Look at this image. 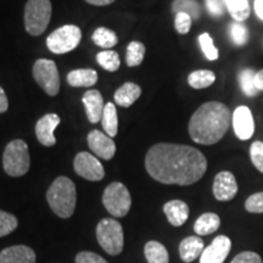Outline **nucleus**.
<instances>
[{"instance_id":"nucleus-21","label":"nucleus","mask_w":263,"mask_h":263,"mask_svg":"<svg viewBox=\"0 0 263 263\" xmlns=\"http://www.w3.org/2000/svg\"><path fill=\"white\" fill-rule=\"evenodd\" d=\"M221 226V218L217 213L207 212L203 213L194 223V232L197 235H210L215 233Z\"/></svg>"},{"instance_id":"nucleus-30","label":"nucleus","mask_w":263,"mask_h":263,"mask_svg":"<svg viewBox=\"0 0 263 263\" xmlns=\"http://www.w3.org/2000/svg\"><path fill=\"white\" fill-rule=\"evenodd\" d=\"M145 57V45L140 42H132L127 48L126 61L129 67L139 66Z\"/></svg>"},{"instance_id":"nucleus-9","label":"nucleus","mask_w":263,"mask_h":263,"mask_svg":"<svg viewBox=\"0 0 263 263\" xmlns=\"http://www.w3.org/2000/svg\"><path fill=\"white\" fill-rule=\"evenodd\" d=\"M33 78L41 88L50 97H55L60 91V76L54 61L39 59L33 65Z\"/></svg>"},{"instance_id":"nucleus-18","label":"nucleus","mask_w":263,"mask_h":263,"mask_svg":"<svg viewBox=\"0 0 263 263\" xmlns=\"http://www.w3.org/2000/svg\"><path fill=\"white\" fill-rule=\"evenodd\" d=\"M163 212L173 227H180L188 221L189 206L182 200H171L163 206Z\"/></svg>"},{"instance_id":"nucleus-17","label":"nucleus","mask_w":263,"mask_h":263,"mask_svg":"<svg viewBox=\"0 0 263 263\" xmlns=\"http://www.w3.org/2000/svg\"><path fill=\"white\" fill-rule=\"evenodd\" d=\"M83 101L85 112H87V117L89 120L90 123H98L101 121L104 112V100L103 95L100 94V91L97 89H91L85 91L83 95Z\"/></svg>"},{"instance_id":"nucleus-4","label":"nucleus","mask_w":263,"mask_h":263,"mask_svg":"<svg viewBox=\"0 0 263 263\" xmlns=\"http://www.w3.org/2000/svg\"><path fill=\"white\" fill-rule=\"evenodd\" d=\"M28 145L24 140L16 139L10 141L3 154V167L10 177H22L29 171Z\"/></svg>"},{"instance_id":"nucleus-20","label":"nucleus","mask_w":263,"mask_h":263,"mask_svg":"<svg viewBox=\"0 0 263 263\" xmlns=\"http://www.w3.org/2000/svg\"><path fill=\"white\" fill-rule=\"evenodd\" d=\"M141 95V88L136 83L127 82L120 87L115 93V103L122 107H129L139 99Z\"/></svg>"},{"instance_id":"nucleus-39","label":"nucleus","mask_w":263,"mask_h":263,"mask_svg":"<svg viewBox=\"0 0 263 263\" xmlns=\"http://www.w3.org/2000/svg\"><path fill=\"white\" fill-rule=\"evenodd\" d=\"M230 263H263L261 256L254 251H244L236 255Z\"/></svg>"},{"instance_id":"nucleus-31","label":"nucleus","mask_w":263,"mask_h":263,"mask_svg":"<svg viewBox=\"0 0 263 263\" xmlns=\"http://www.w3.org/2000/svg\"><path fill=\"white\" fill-rule=\"evenodd\" d=\"M98 64L108 72H115L120 68V57L114 50H104L97 55Z\"/></svg>"},{"instance_id":"nucleus-10","label":"nucleus","mask_w":263,"mask_h":263,"mask_svg":"<svg viewBox=\"0 0 263 263\" xmlns=\"http://www.w3.org/2000/svg\"><path fill=\"white\" fill-rule=\"evenodd\" d=\"M73 168L78 176L90 182H99L105 177L104 166L100 161L85 151L77 154V156L74 157Z\"/></svg>"},{"instance_id":"nucleus-19","label":"nucleus","mask_w":263,"mask_h":263,"mask_svg":"<svg viewBox=\"0 0 263 263\" xmlns=\"http://www.w3.org/2000/svg\"><path fill=\"white\" fill-rule=\"evenodd\" d=\"M205 250L203 240L200 236H188L179 244V256L184 263H190L200 257Z\"/></svg>"},{"instance_id":"nucleus-15","label":"nucleus","mask_w":263,"mask_h":263,"mask_svg":"<svg viewBox=\"0 0 263 263\" xmlns=\"http://www.w3.org/2000/svg\"><path fill=\"white\" fill-rule=\"evenodd\" d=\"M60 122V117L57 114H48L38 121L35 124V136L42 145L52 146L57 144L54 132Z\"/></svg>"},{"instance_id":"nucleus-11","label":"nucleus","mask_w":263,"mask_h":263,"mask_svg":"<svg viewBox=\"0 0 263 263\" xmlns=\"http://www.w3.org/2000/svg\"><path fill=\"white\" fill-rule=\"evenodd\" d=\"M239 186L234 174L229 171H222L216 176L213 180L212 192L213 196L218 201H230L238 194Z\"/></svg>"},{"instance_id":"nucleus-6","label":"nucleus","mask_w":263,"mask_h":263,"mask_svg":"<svg viewBox=\"0 0 263 263\" xmlns=\"http://www.w3.org/2000/svg\"><path fill=\"white\" fill-rule=\"evenodd\" d=\"M50 0H28L25 6V28L31 35L45 32L51 18Z\"/></svg>"},{"instance_id":"nucleus-23","label":"nucleus","mask_w":263,"mask_h":263,"mask_svg":"<svg viewBox=\"0 0 263 263\" xmlns=\"http://www.w3.org/2000/svg\"><path fill=\"white\" fill-rule=\"evenodd\" d=\"M101 126L105 133L110 138H115L118 132V117L117 110L114 103H107L104 107L103 117H101Z\"/></svg>"},{"instance_id":"nucleus-3","label":"nucleus","mask_w":263,"mask_h":263,"mask_svg":"<svg viewBox=\"0 0 263 263\" xmlns=\"http://www.w3.org/2000/svg\"><path fill=\"white\" fill-rule=\"evenodd\" d=\"M47 200L51 211L60 218H70L76 209V185L67 177H58L47 192Z\"/></svg>"},{"instance_id":"nucleus-25","label":"nucleus","mask_w":263,"mask_h":263,"mask_svg":"<svg viewBox=\"0 0 263 263\" xmlns=\"http://www.w3.org/2000/svg\"><path fill=\"white\" fill-rule=\"evenodd\" d=\"M172 11L176 15L183 12V14L189 15L192 20H199L202 10L197 0H173Z\"/></svg>"},{"instance_id":"nucleus-38","label":"nucleus","mask_w":263,"mask_h":263,"mask_svg":"<svg viewBox=\"0 0 263 263\" xmlns=\"http://www.w3.org/2000/svg\"><path fill=\"white\" fill-rule=\"evenodd\" d=\"M76 263H108L100 255L90 251H82L76 256Z\"/></svg>"},{"instance_id":"nucleus-5","label":"nucleus","mask_w":263,"mask_h":263,"mask_svg":"<svg viewBox=\"0 0 263 263\" xmlns=\"http://www.w3.org/2000/svg\"><path fill=\"white\" fill-rule=\"evenodd\" d=\"M97 239L99 245L111 256H118L123 251L124 234L121 223L114 218H104L98 223Z\"/></svg>"},{"instance_id":"nucleus-22","label":"nucleus","mask_w":263,"mask_h":263,"mask_svg":"<svg viewBox=\"0 0 263 263\" xmlns=\"http://www.w3.org/2000/svg\"><path fill=\"white\" fill-rule=\"evenodd\" d=\"M67 82L71 87H91L98 82V73L90 68H78L67 74Z\"/></svg>"},{"instance_id":"nucleus-2","label":"nucleus","mask_w":263,"mask_h":263,"mask_svg":"<svg viewBox=\"0 0 263 263\" xmlns=\"http://www.w3.org/2000/svg\"><path fill=\"white\" fill-rule=\"evenodd\" d=\"M233 115L226 104L209 101L202 104L189 121V136L197 144L213 145L223 139L232 124Z\"/></svg>"},{"instance_id":"nucleus-29","label":"nucleus","mask_w":263,"mask_h":263,"mask_svg":"<svg viewBox=\"0 0 263 263\" xmlns=\"http://www.w3.org/2000/svg\"><path fill=\"white\" fill-rule=\"evenodd\" d=\"M255 76L256 72L251 68H245L240 72L239 74V83L241 90L244 91L246 97H256L258 93V89L255 84Z\"/></svg>"},{"instance_id":"nucleus-14","label":"nucleus","mask_w":263,"mask_h":263,"mask_svg":"<svg viewBox=\"0 0 263 263\" xmlns=\"http://www.w3.org/2000/svg\"><path fill=\"white\" fill-rule=\"evenodd\" d=\"M87 140L89 149L100 159L108 161L116 154V144L114 143L112 138L108 137L106 133L94 129L88 134Z\"/></svg>"},{"instance_id":"nucleus-33","label":"nucleus","mask_w":263,"mask_h":263,"mask_svg":"<svg viewBox=\"0 0 263 263\" xmlns=\"http://www.w3.org/2000/svg\"><path fill=\"white\" fill-rule=\"evenodd\" d=\"M199 43L200 47H201V50L205 57L207 58V60L210 61H215L218 59V49L215 47L213 44V39L211 38V35L209 33H202V34L199 35Z\"/></svg>"},{"instance_id":"nucleus-16","label":"nucleus","mask_w":263,"mask_h":263,"mask_svg":"<svg viewBox=\"0 0 263 263\" xmlns=\"http://www.w3.org/2000/svg\"><path fill=\"white\" fill-rule=\"evenodd\" d=\"M35 252L26 245L10 246L0 252V263H35Z\"/></svg>"},{"instance_id":"nucleus-13","label":"nucleus","mask_w":263,"mask_h":263,"mask_svg":"<svg viewBox=\"0 0 263 263\" xmlns=\"http://www.w3.org/2000/svg\"><path fill=\"white\" fill-rule=\"evenodd\" d=\"M230 249H232V241L228 236H216L211 244L202 251L200 256V263H224Z\"/></svg>"},{"instance_id":"nucleus-44","label":"nucleus","mask_w":263,"mask_h":263,"mask_svg":"<svg viewBox=\"0 0 263 263\" xmlns=\"http://www.w3.org/2000/svg\"><path fill=\"white\" fill-rule=\"evenodd\" d=\"M88 4L95 5V6H105V5H110L112 4L115 0H85Z\"/></svg>"},{"instance_id":"nucleus-32","label":"nucleus","mask_w":263,"mask_h":263,"mask_svg":"<svg viewBox=\"0 0 263 263\" xmlns=\"http://www.w3.org/2000/svg\"><path fill=\"white\" fill-rule=\"evenodd\" d=\"M230 37L236 47H244L249 42V29L242 22H234L230 26Z\"/></svg>"},{"instance_id":"nucleus-42","label":"nucleus","mask_w":263,"mask_h":263,"mask_svg":"<svg viewBox=\"0 0 263 263\" xmlns=\"http://www.w3.org/2000/svg\"><path fill=\"white\" fill-rule=\"evenodd\" d=\"M255 84H256V88H257L258 90H262L263 91V68H262L261 71L256 72Z\"/></svg>"},{"instance_id":"nucleus-36","label":"nucleus","mask_w":263,"mask_h":263,"mask_svg":"<svg viewBox=\"0 0 263 263\" xmlns=\"http://www.w3.org/2000/svg\"><path fill=\"white\" fill-rule=\"evenodd\" d=\"M245 210L250 213H263V192L250 195L245 201Z\"/></svg>"},{"instance_id":"nucleus-35","label":"nucleus","mask_w":263,"mask_h":263,"mask_svg":"<svg viewBox=\"0 0 263 263\" xmlns=\"http://www.w3.org/2000/svg\"><path fill=\"white\" fill-rule=\"evenodd\" d=\"M250 159L257 171L263 173V143L256 140L250 146Z\"/></svg>"},{"instance_id":"nucleus-34","label":"nucleus","mask_w":263,"mask_h":263,"mask_svg":"<svg viewBox=\"0 0 263 263\" xmlns=\"http://www.w3.org/2000/svg\"><path fill=\"white\" fill-rule=\"evenodd\" d=\"M17 226L18 221L14 215L0 210V238L11 234Z\"/></svg>"},{"instance_id":"nucleus-12","label":"nucleus","mask_w":263,"mask_h":263,"mask_svg":"<svg viewBox=\"0 0 263 263\" xmlns=\"http://www.w3.org/2000/svg\"><path fill=\"white\" fill-rule=\"evenodd\" d=\"M233 129L240 140H249L255 133V121L251 110L248 106L235 108L232 117Z\"/></svg>"},{"instance_id":"nucleus-8","label":"nucleus","mask_w":263,"mask_h":263,"mask_svg":"<svg viewBox=\"0 0 263 263\" xmlns=\"http://www.w3.org/2000/svg\"><path fill=\"white\" fill-rule=\"evenodd\" d=\"M82 39V31L74 25H65L50 33L47 39L49 50L61 55L70 52L78 47Z\"/></svg>"},{"instance_id":"nucleus-37","label":"nucleus","mask_w":263,"mask_h":263,"mask_svg":"<svg viewBox=\"0 0 263 263\" xmlns=\"http://www.w3.org/2000/svg\"><path fill=\"white\" fill-rule=\"evenodd\" d=\"M193 20L189 15L180 14L176 15V20H174V27H176V31L180 33V34H186L190 31V27H192Z\"/></svg>"},{"instance_id":"nucleus-1","label":"nucleus","mask_w":263,"mask_h":263,"mask_svg":"<svg viewBox=\"0 0 263 263\" xmlns=\"http://www.w3.org/2000/svg\"><path fill=\"white\" fill-rule=\"evenodd\" d=\"M145 168L157 182L185 186L202 178L207 171V160L193 146L159 143L146 153Z\"/></svg>"},{"instance_id":"nucleus-40","label":"nucleus","mask_w":263,"mask_h":263,"mask_svg":"<svg viewBox=\"0 0 263 263\" xmlns=\"http://www.w3.org/2000/svg\"><path fill=\"white\" fill-rule=\"evenodd\" d=\"M206 8L213 16H222L224 14L226 3L224 0H205Z\"/></svg>"},{"instance_id":"nucleus-27","label":"nucleus","mask_w":263,"mask_h":263,"mask_svg":"<svg viewBox=\"0 0 263 263\" xmlns=\"http://www.w3.org/2000/svg\"><path fill=\"white\" fill-rule=\"evenodd\" d=\"M216 81V74L209 70H197L189 74L188 83L194 89H203Z\"/></svg>"},{"instance_id":"nucleus-26","label":"nucleus","mask_w":263,"mask_h":263,"mask_svg":"<svg viewBox=\"0 0 263 263\" xmlns=\"http://www.w3.org/2000/svg\"><path fill=\"white\" fill-rule=\"evenodd\" d=\"M226 8L236 22H244L250 16L249 0H224Z\"/></svg>"},{"instance_id":"nucleus-24","label":"nucleus","mask_w":263,"mask_h":263,"mask_svg":"<svg viewBox=\"0 0 263 263\" xmlns=\"http://www.w3.org/2000/svg\"><path fill=\"white\" fill-rule=\"evenodd\" d=\"M144 254H145L147 263H168L170 255L167 249L155 240L146 242L144 248Z\"/></svg>"},{"instance_id":"nucleus-7","label":"nucleus","mask_w":263,"mask_h":263,"mask_svg":"<svg viewBox=\"0 0 263 263\" xmlns=\"http://www.w3.org/2000/svg\"><path fill=\"white\" fill-rule=\"evenodd\" d=\"M103 203L112 217L122 218L127 216L132 206V197L127 186L120 182L108 184L104 190Z\"/></svg>"},{"instance_id":"nucleus-43","label":"nucleus","mask_w":263,"mask_h":263,"mask_svg":"<svg viewBox=\"0 0 263 263\" xmlns=\"http://www.w3.org/2000/svg\"><path fill=\"white\" fill-rule=\"evenodd\" d=\"M255 11L258 18L263 21V0H255Z\"/></svg>"},{"instance_id":"nucleus-28","label":"nucleus","mask_w":263,"mask_h":263,"mask_svg":"<svg viewBox=\"0 0 263 263\" xmlns=\"http://www.w3.org/2000/svg\"><path fill=\"white\" fill-rule=\"evenodd\" d=\"M91 39H93V42L98 47H101L104 49L112 48L118 42L116 33L105 27H99L95 29L93 35H91Z\"/></svg>"},{"instance_id":"nucleus-41","label":"nucleus","mask_w":263,"mask_h":263,"mask_svg":"<svg viewBox=\"0 0 263 263\" xmlns=\"http://www.w3.org/2000/svg\"><path fill=\"white\" fill-rule=\"evenodd\" d=\"M9 108V100L5 90L0 87V114H4Z\"/></svg>"}]
</instances>
